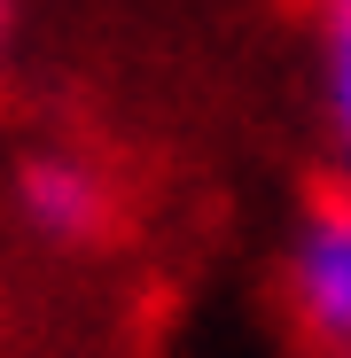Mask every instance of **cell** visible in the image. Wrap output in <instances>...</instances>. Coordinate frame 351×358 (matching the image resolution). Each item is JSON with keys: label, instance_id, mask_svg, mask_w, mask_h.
<instances>
[{"label": "cell", "instance_id": "1", "mask_svg": "<svg viewBox=\"0 0 351 358\" xmlns=\"http://www.w3.org/2000/svg\"><path fill=\"white\" fill-rule=\"evenodd\" d=\"M281 296L312 350L351 358V195H328L297 218L281 257Z\"/></svg>", "mask_w": 351, "mask_h": 358}, {"label": "cell", "instance_id": "2", "mask_svg": "<svg viewBox=\"0 0 351 358\" xmlns=\"http://www.w3.org/2000/svg\"><path fill=\"white\" fill-rule=\"evenodd\" d=\"M16 210L39 242L55 250H78L109 226V179L86 164V156H32L16 171Z\"/></svg>", "mask_w": 351, "mask_h": 358}, {"label": "cell", "instance_id": "3", "mask_svg": "<svg viewBox=\"0 0 351 358\" xmlns=\"http://www.w3.org/2000/svg\"><path fill=\"white\" fill-rule=\"evenodd\" d=\"M328 125H336V148H343V171H351V8L328 39Z\"/></svg>", "mask_w": 351, "mask_h": 358}, {"label": "cell", "instance_id": "4", "mask_svg": "<svg viewBox=\"0 0 351 358\" xmlns=\"http://www.w3.org/2000/svg\"><path fill=\"white\" fill-rule=\"evenodd\" d=\"M0 39H8V0H0Z\"/></svg>", "mask_w": 351, "mask_h": 358}, {"label": "cell", "instance_id": "5", "mask_svg": "<svg viewBox=\"0 0 351 358\" xmlns=\"http://www.w3.org/2000/svg\"><path fill=\"white\" fill-rule=\"evenodd\" d=\"M343 8H351V0H343Z\"/></svg>", "mask_w": 351, "mask_h": 358}]
</instances>
